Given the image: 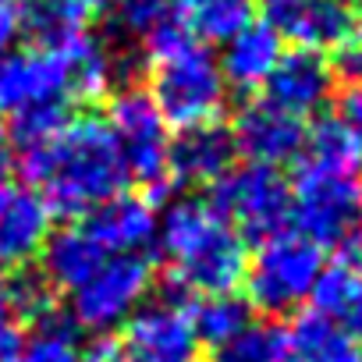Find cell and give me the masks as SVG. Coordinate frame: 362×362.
<instances>
[{
  "label": "cell",
  "instance_id": "8fae6325",
  "mask_svg": "<svg viewBox=\"0 0 362 362\" xmlns=\"http://www.w3.org/2000/svg\"><path fill=\"white\" fill-rule=\"evenodd\" d=\"M235 153H242L249 163H263V167H284L291 160L302 156V142H305V121L281 110L277 103L252 100L238 110L235 128Z\"/></svg>",
  "mask_w": 362,
  "mask_h": 362
},
{
  "label": "cell",
  "instance_id": "4fadbf2b",
  "mask_svg": "<svg viewBox=\"0 0 362 362\" xmlns=\"http://www.w3.org/2000/svg\"><path fill=\"white\" fill-rule=\"evenodd\" d=\"M256 11L263 15V25L277 33V40H291L302 50L337 47L355 22V15L341 11L330 0H256Z\"/></svg>",
  "mask_w": 362,
  "mask_h": 362
},
{
  "label": "cell",
  "instance_id": "484cf974",
  "mask_svg": "<svg viewBox=\"0 0 362 362\" xmlns=\"http://www.w3.org/2000/svg\"><path fill=\"white\" fill-rule=\"evenodd\" d=\"M82 351L86 348L78 344L75 330L61 316H54L40 323L29 341H22L15 362H82Z\"/></svg>",
  "mask_w": 362,
  "mask_h": 362
},
{
  "label": "cell",
  "instance_id": "e575fe53",
  "mask_svg": "<svg viewBox=\"0 0 362 362\" xmlns=\"http://www.w3.org/2000/svg\"><path fill=\"white\" fill-rule=\"evenodd\" d=\"M330 4H337V8L348 11V15H351V11H362V0H330Z\"/></svg>",
  "mask_w": 362,
  "mask_h": 362
},
{
  "label": "cell",
  "instance_id": "277c9868",
  "mask_svg": "<svg viewBox=\"0 0 362 362\" xmlns=\"http://www.w3.org/2000/svg\"><path fill=\"white\" fill-rule=\"evenodd\" d=\"M107 128L124 156L128 177H135L142 185V199L160 206L174 189L170 167H167L170 135H167V121L160 117L149 89L142 86L114 89L107 100Z\"/></svg>",
  "mask_w": 362,
  "mask_h": 362
},
{
  "label": "cell",
  "instance_id": "4dcf8cb0",
  "mask_svg": "<svg viewBox=\"0 0 362 362\" xmlns=\"http://www.w3.org/2000/svg\"><path fill=\"white\" fill-rule=\"evenodd\" d=\"M22 341H25V337H22L18 320H11V316L4 313V316H0V362H15Z\"/></svg>",
  "mask_w": 362,
  "mask_h": 362
},
{
  "label": "cell",
  "instance_id": "1f68e13d",
  "mask_svg": "<svg viewBox=\"0 0 362 362\" xmlns=\"http://www.w3.org/2000/svg\"><path fill=\"white\" fill-rule=\"evenodd\" d=\"M15 167V146H11V135L4 128V121H0V185L8 181V170Z\"/></svg>",
  "mask_w": 362,
  "mask_h": 362
},
{
  "label": "cell",
  "instance_id": "30bf717a",
  "mask_svg": "<svg viewBox=\"0 0 362 362\" xmlns=\"http://www.w3.org/2000/svg\"><path fill=\"white\" fill-rule=\"evenodd\" d=\"M117 344L128 362H192L199 341L192 330L189 305L181 302L177 291H167V298L139 305L124 320Z\"/></svg>",
  "mask_w": 362,
  "mask_h": 362
},
{
  "label": "cell",
  "instance_id": "4316f807",
  "mask_svg": "<svg viewBox=\"0 0 362 362\" xmlns=\"http://www.w3.org/2000/svg\"><path fill=\"white\" fill-rule=\"evenodd\" d=\"M170 18H174L170 0H117V22L139 43L153 36L160 25H167Z\"/></svg>",
  "mask_w": 362,
  "mask_h": 362
},
{
  "label": "cell",
  "instance_id": "f1b7e54d",
  "mask_svg": "<svg viewBox=\"0 0 362 362\" xmlns=\"http://www.w3.org/2000/svg\"><path fill=\"white\" fill-rule=\"evenodd\" d=\"M337 121L355 135V142L362 146V82H351L341 96H337Z\"/></svg>",
  "mask_w": 362,
  "mask_h": 362
},
{
  "label": "cell",
  "instance_id": "836d02e7",
  "mask_svg": "<svg viewBox=\"0 0 362 362\" xmlns=\"http://www.w3.org/2000/svg\"><path fill=\"white\" fill-rule=\"evenodd\" d=\"M348 245H355V267H358V270H362V228H358V231H355V238H351V242H348Z\"/></svg>",
  "mask_w": 362,
  "mask_h": 362
},
{
  "label": "cell",
  "instance_id": "d4e9b609",
  "mask_svg": "<svg viewBox=\"0 0 362 362\" xmlns=\"http://www.w3.org/2000/svg\"><path fill=\"white\" fill-rule=\"evenodd\" d=\"M210 362H288V330L252 320L242 334L214 348Z\"/></svg>",
  "mask_w": 362,
  "mask_h": 362
},
{
  "label": "cell",
  "instance_id": "9a60e30c",
  "mask_svg": "<svg viewBox=\"0 0 362 362\" xmlns=\"http://www.w3.org/2000/svg\"><path fill=\"white\" fill-rule=\"evenodd\" d=\"M235 156L238 153H235L231 128H224L221 121L177 132L167 153L170 181L174 185H214L235 167Z\"/></svg>",
  "mask_w": 362,
  "mask_h": 362
},
{
  "label": "cell",
  "instance_id": "ba28073f",
  "mask_svg": "<svg viewBox=\"0 0 362 362\" xmlns=\"http://www.w3.org/2000/svg\"><path fill=\"white\" fill-rule=\"evenodd\" d=\"M89 40L93 33L64 50L36 47V43L22 50H8L0 57V114L15 117L33 107H50L75 96V64H78V50Z\"/></svg>",
  "mask_w": 362,
  "mask_h": 362
},
{
  "label": "cell",
  "instance_id": "83f0119b",
  "mask_svg": "<svg viewBox=\"0 0 362 362\" xmlns=\"http://www.w3.org/2000/svg\"><path fill=\"white\" fill-rule=\"evenodd\" d=\"M330 68H334V75L348 78V86L351 82H362V18H355L351 29H348V36L334 47Z\"/></svg>",
  "mask_w": 362,
  "mask_h": 362
},
{
  "label": "cell",
  "instance_id": "ac0fdd59",
  "mask_svg": "<svg viewBox=\"0 0 362 362\" xmlns=\"http://www.w3.org/2000/svg\"><path fill=\"white\" fill-rule=\"evenodd\" d=\"M281 40L277 33H270L263 22H252L245 25L238 36H231L224 43V54H221V75H224V86L228 89H238V93H252V89H263L267 78L274 75L277 61H281Z\"/></svg>",
  "mask_w": 362,
  "mask_h": 362
},
{
  "label": "cell",
  "instance_id": "f546056e",
  "mask_svg": "<svg viewBox=\"0 0 362 362\" xmlns=\"http://www.w3.org/2000/svg\"><path fill=\"white\" fill-rule=\"evenodd\" d=\"M18 36H22V4L18 0H0V57L15 50Z\"/></svg>",
  "mask_w": 362,
  "mask_h": 362
},
{
  "label": "cell",
  "instance_id": "5b68a950",
  "mask_svg": "<svg viewBox=\"0 0 362 362\" xmlns=\"http://www.w3.org/2000/svg\"><path fill=\"white\" fill-rule=\"evenodd\" d=\"M327 259L316 242H309L298 231H277L259 242L245 267V284H249V305L284 316L295 313L302 302L313 298V288L323 274Z\"/></svg>",
  "mask_w": 362,
  "mask_h": 362
},
{
  "label": "cell",
  "instance_id": "d590c367",
  "mask_svg": "<svg viewBox=\"0 0 362 362\" xmlns=\"http://www.w3.org/2000/svg\"><path fill=\"white\" fill-rule=\"evenodd\" d=\"M78 4H82L86 11H100V8H110L114 0H78Z\"/></svg>",
  "mask_w": 362,
  "mask_h": 362
},
{
  "label": "cell",
  "instance_id": "5bb4252c",
  "mask_svg": "<svg viewBox=\"0 0 362 362\" xmlns=\"http://www.w3.org/2000/svg\"><path fill=\"white\" fill-rule=\"evenodd\" d=\"M334 93V68L320 50H288L281 54L274 75L267 78V100L295 117H309L327 107Z\"/></svg>",
  "mask_w": 362,
  "mask_h": 362
},
{
  "label": "cell",
  "instance_id": "6da1fadb",
  "mask_svg": "<svg viewBox=\"0 0 362 362\" xmlns=\"http://www.w3.org/2000/svg\"><path fill=\"white\" fill-rule=\"evenodd\" d=\"M15 156L25 174V185L47 203L50 217H89L128 185L124 156L107 121L96 114L68 117V124L50 142Z\"/></svg>",
  "mask_w": 362,
  "mask_h": 362
},
{
  "label": "cell",
  "instance_id": "d6986e66",
  "mask_svg": "<svg viewBox=\"0 0 362 362\" xmlns=\"http://www.w3.org/2000/svg\"><path fill=\"white\" fill-rule=\"evenodd\" d=\"M177 25L196 43H228L245 25H252L256 0H170Z\"/></svg>",
  "mask_w": 362,
  "mask_h": 362
},
{
  "label": "cell",
  "instance_id": "44dd1931",
  "mask_svg": "<svg viewBox=\"0 0 362 362\" xmlns=\"http://www.w3.org/2000/svg\"><path fill=\"white\" fill-rule=\"evenodd\" d=\"M313 313L327 316L330 323L362 341V270L355 263L323 267L313 288Z\"/></svg>",
  "mask_w": 362,
  "mask_h": 362
},
{
  "label": "cell",
  "instance_id": "d6a6232c",
  "mask_svg": "<svg viewBox=\"0 0 362 362\" xmlns=\"http://www.w3.org/2000/svg\"><path fill=\"white\" fill-rule=\"evenodd\" d=\"M8 288H11V281H8L4 274H0V316L8 313Z\"/></svg>",
  "mask_w": 362,
  "mask_h": 362
},
{
  "label": "cell",
  "instance_id": "9c48e42d",
  "mask_svg": "<svg viewBox=\"0 0 362 362\" xmlns=\"http://www.w3.org/2000/svg\"><path fill=\"white\" fill-rule=\"evenodd\" d=\"M153 267L146 256H110L86 284L71 291V316L93 334L121 327L149 295Z\"/></svg>",
  "mask_w": 362,
  "mask_h": 362
},
{
  "label": "cell",
  "instance_id": "cb8c5ba5",
  "mask_svg": "<svg viewBox=\"0 0 362 362\" xmlns=\"http://www.w3.org/2000/svg\"><path fill=\"white\" fill-rule=\"evenodd\" d=\"M192 330H196V341L210 344V348H221L224 341H231L235 334H242L249 323H252V305L249 298L228 291V295H206L199 298L192 309Z\"/></svg>",
  "mask_w": 362,
  "mask_h": 362
},
{
  "label": "cell",
  "instance_id": "2e32d148",
  "mask_svg": "<svg viewBox=\"0 0 362 362\" xmlns=\"http://www.w3.org/2000/svg\"><path fill=\"white\" fill-rule=\"evenodd\" d=\"M89 235L100 242L107 256H142V249L156 238V206L142 196H114L110 203L96 206L86 221Z\"/></svg>",
  "mask_w": 362,
  "mask_h": 362
},
{
  "label": "cell",
  "instance_id": "7a4b0ae2",
  "mask_svg": "<svg viewBox=\"0 0 362 362\" xmlns=\"http://www.w3.org/2000/svg\"><path fill=\"white\" fill-rule=\"evenodd\" d=\"M156 238L170 270V291L181 298L228 295L245 281V238L206 199L170 203L156 224Z\"/></svg>",
  "mask_w": 362,
  "mask_h": 362
},
{
  "label": "cell",
  "instance_id": "e0dca14e",
  "mask_svg": "<svg viewBox=\"0 0 362 362\" xmlns=\"http://www.w3.org/2000/svg\"><path fill=\"white\" fill-rule=\"evenodd\" d=\"M43 281L54 288V291H75L78 284H86L110 256L100 249V242L89 235V228L78 221V224H68L61 231H50L47 245H43Z\"/></svg>",
  "mask_w": 362,
  "mask_h": 362
},
{
  "label": "cell",
  "instance_id": "52a82bcc",
  "mask_svg": "<svg viewBox=\"0 0 362 362\" xmlns=\"http://www.w3.org/2000/svg\"><path fill=\"white\" fill-rule=\"evenodd\" d=\"M242 238H270L291 221V181L277 167L242 163L210 185L206 199Z\"/></svg>",
  "mask_w": 362,
  "mask_h": 362
},
{
  "label": "cell",
  "instance_id": "8992f818",
  "mask_svg": "<svg viewBox=\"0 0 362 362\" xmlns=\"http://www.w3.org/2000/svg\"><path fill=\"white\" fill-rule=\"evenodd\" d=\"M291 217L295 231L316 242L320 249L348 245L362 228V181L358 174L298 167L291 185Z\"/></svg>",
  "mask_w": 362,
  "mask_h": 362
},
{
  "label": "cell",
  "instance_id": "7402d4cb",
  "mask_svg": "<svg viewBox=\"0 0 362 362\" xmlns=\"http://www.w3.org/2000/svg\"><path fill=\"white\" fill-rule=\"evenodd\" d=\"M89 15L78 0H29L22 8V33H29L36 47L64 50L89 36Z\"/></svg>",
  "mask_w": 362,
  "mask_h": 362
},
{
  "label": "cell",
  "instance_id": "ffe728a7",
  "mask_svg": "<svg viewBox=\"0 0 362 362\" xmlns=\"http://www.w3.org/2000/svg\"><path fill=\"white\" fill-rule=\"evenodd\" d=\"M288 362H362V341L320 313H302L288 330Z\"/></svg>",
  "mask_w": 362,
  "mask_h": 362
},
{
  "label": "cell",
  "instance_id": "7c38bea8",
  "mask_svg": "<svg viewBox=\"0 0 362 362\" xmlns=\"http://www.w3.org/2000/svg\"><path fill=\"white\" fill-rule=\"evenodd\" d=\"M50 238V210L29 185H0V274L25 270Z\"/></svg>",
  "mask_w": 362,
  "mask_h": 362
},
{
  "label": "cell",
  "instance_id": "603a6c76",
  "mask_svg": "<svg viewBox=\"0 0 362 362\" xmlns=\"http://www.w3.org/2000/svg\"><path fill=\"white\" fill-rule=\"evenodd\" d=\"M298 160L305 167L358 174V167H362V146L355 142V135L337 117H323L320 124L305 128V142H302V156Z\"/></svg>",
  "mask_w": 362,
  "mask_h": 362
},
{
  "label": "cell",
  "instance_id": "3957f363",
  "mask_svg": "<svg viewBox=\"0 0 362 362\" xmlns=\"http://www.w3.org/2000/svg\"><path fill=\"white\" fill-rule=\"evenodd\" d=\"M142 54L149 64V96L167 121V128L189 132L199 124H214L228 103V86L210 47L196 43L170 18L153 36L142 40Z\"/></svg>",
  "mask_w": 362,
  "mask_h": 362
}]
</instances>
